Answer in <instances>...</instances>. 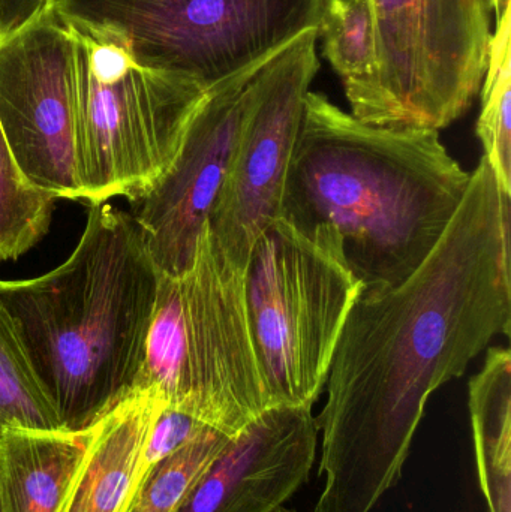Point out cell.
Instances as JSON below:
<instances>
[{
	"mask_svg": "<svg viewBox=\"0 0 511 512\" xmlns=\"http://www.w3.org/2000/svg\"><path fill=\"white\" fill-rule=\"evenodd\" d=\"M510 198L485 158L434 251L360 292L330 363L314 512H372L398 484L434 391L511 327Z\"/></svg>",
	"mask_w": 511,
	"mask_h": 512,
	"instance_id": "1",
	"label": "cell"
},
{
	"mask_svg": "<svg viewBox=\"0 0 511 512\" xmlns=\"http://www.w3.org/2000/svg\"><path fill=\"white\" fill-rule=\"evenodd\" d=\"M470 179L438 131L368 125L309 90L279 219L338 252L362 294L386 291L434 251Z\"/></svg>",
	"mask_w": 511,
	"mask_h": 512,
	"instance_id": "2",
	"label": "cell"
},
{
	"mask_svg": "<svg viewBox=\"0 0 511 512\" xmlns=\"http://www.w3.org/2000/svg\"><path fill=\"white\" fill-rule=\"evenodd\" d=\"M89 207L63 264L35 279L0 280L30 369L69 430L89 429L134 390L161 282L131 213Z\"/></svg>",
	"mask_w": 511,
	"mask_h": 512,
	"instance_id": "3",
	"label": "cell"
},
{
	"mask_svg": "<svg viewBox=\"0 0 511 512\" xmlns=\"http://www.w3.org/2000/svg\"><path fill=\"white\" fill-rule=\"evenodd\" d=\"M243 274L204 225L194 264L161 274L146 358L135 387L227 436L270 408L252 342ZM134 387V388H135Z\"/></svg>",
	"mask_w": 511,
	"mask_h": 512,
	"instance_id": "4",
	"label": "cell"
},
{
	"mask_svg": "<svg viewBox=\"0 0 511 512\" xmlns=\"http://www.w3.org/2000/svg\"><path fill=\"white\" fill-rule=\"evenodd\" d=\"M65 23L75 42V168L81 203L137 200L176 158L207 92L144 68L108 30Z\"/></svg>",
	"mask_w": 511,
	"mask_h": 512,
	"instance_id": "5",
	"label": "cell"
},
{
	"mask_svg": "<svg viewBox=\"0 0 511 512\" xmlns=\"http://www.w3.org/2000/svg\"><path fill=\"white\" fill-rule=\"evenodd\" d=\"M243 285L270 408H312L362 285L338 252L284 219L258 237Z\"/></svg>",
	"mask_w": 511,
	"mask_h": 512,
	"instance_id": "6",
	"label": "cell"
},
{
	"mask_svg": "<svg viewBox=\"0 0 511 512\" xmlns=\"http://www.w3.org/2000/svg\"><path fill=\"white\" fill-rule=\"evenodd\" d=\"M330 0H54L68 23L122 39L144 68L209 92L266 65L309 29Z\"/></svg>",
	"mask_w": 511,
	"mask_h": 512,
	"instance_id": "7",
	"label": "cell"
},
{
	"mask_svg": "<svg viewBox=\"0 0 511 512\" xmlns=\"http://www.w3.org/2000/svg\"><path fill=\"white\" fill-rule=\"evenodd\" d=\"M378 71L356 119L383 128H447L488 71L498 0H372Z\"/></svg>",
	"mask_w": 511,
	"mask_h": 512,
	"instance_id": "8",
	"label": "cell"
},
{
	"mask_svg": "<svg viewBox=\"0 0 511 512\" xmlns=\"http://www.w3.org/2000/svg\"><path fill=\"white\" fill-rule=\"evenodd\" d=\"M318 39L317 29L306 30L249 84L227 174L207 219L216 245L242 273L258 237L279 219L306 96L320 69Z\"/></svg>",
	"mask_w": 511,
	"mask_h": 512,
	"instance_id": "9",
	"label": "cell"
},
{
	"mask_svg": "<svg viewBox=\"0 0 511 512\" xmlns=\"http://www.w3.org/2000/svg\"><path fill=\"white\" fill-rule=\"evenodd\" d=\"M75 42L51 6L0 39V126L24 176L80 201L75 168Z\"/></svg>",
	"mask_w": 511,
	"mask_h": 512,
	"instance_id": "10",
	"label": "cell"
},
{
	"mask_svg": "<svg viewBox=\"0 0 511 512\" xmlns=\"http://www.w3.org/2000/svg\"><path fill=\"white\" fill-rule=\"evenodd\" d=\"M263 66L206 93L164 176L131 201L129 213L164 276H182L194 264L204 225L227 174L249 84Z\"/></svg>",
	"mask_w": 511,
	"mask_h": 512,
	"instance_id": "11",
	"label": "cell"
},
{
	"mask_svg": "<svg viewBox=\"0 0 511 512\" xmlns=\"http://www.w3.org/2000/svg\"><path fill=\"white\" fill-rule=\"evenodd\" d=\"M317 418L305 406L261 412L200 475L174 512H273L309 480Z\"/></svg>",
	"mask_w": 511,
	"mask_h": 512,
	"instance_id": "12",
	"label": "cell"
},
{
	"mask_svg": "<svg viewBox=\"0 0 511 512\" xmlns=\"http://www.w3.org/2000/svg\"><path fill=\"white\" fill-rule=\"evenodd\" d=\"M164 403L155 387H135L96 421L57 512L126 511L143 478L147 436Z\"/></svg>",
	"mask_w": 511,
	"mask_h": 512,
	"instance_id": "13",
	"label": "cell"
},
{
	"mask_svg": "<svg viewBox=\"0 0 511 512\" xmlns=\"http://www.w3.org/2000/svg\"><path fill=\"white\" fill-rule=\"evenodd\" d=\"M93 426L83 430L3 429L0 432L2 512H57L89 447Z\"/></svg>",
	"mask_w": 511,
	"mask_h": 512,
	"instance_id": "14",
	"label": "cell"
},
{
	"mask_svg": "<svg viewBox=\"0 0 511 512\" xmlns=\"http://www.w3.org/2000/svg\"><path fill=\"white\" fill-rule=\"evenodd\" d=\"M468 408L480 489L489 512H511V354L488 349L468 385Z\"/></svg>",
	"mask_w": 511,
	"mask_h": 512,
	"instance_id": "15",
	"label": "cell"
},
{
	"mask_svg": "<svg viewBox=\"0 0 511 512\" xmlns=\"http://www.w3.org/2000/svg\"><path fill=\"white\" fill-rule=\"evenodd\" d=\"M324 56L344 81L356 116L374 89L378 71L377 20L372 0H330L318 27Z\"/></svg>",
	"mask_w": 511,
	"mask_h": 512,
	"instance_id": "16",
	"label": "cell"
},
{
	"mask_svg": "<svg viewBox=\"0 0 511 512\" xmlns=\"http://www.w3.org/2000/svg\"><path fill=\"white\" fill-rule=\"evenodd\" d=\"M511 6L495 21L488 71L482 90V111L477 135L483 158L494 171L501 189L511 195Z\"/></svg>",
	"mask_w": 511,
	"mask_h": 512,
	"instance_id": "17",
	"label": "cell"
},
{
	"mask_svg": "<svg viewBox=\"0 0 511 512\" xmlns=\"http://www.w3.org/2000/svg\"><path fill=\"white\" fill-rule=\"evenodd\" d=\"M56 201L24 176L0 126V262L15 261L44 239Z\"/></svg>",
	"mask_w": 511,
	"mask_h": 512,
	"instance_id": "18",
	"label": "cell"
},
{
	"mask_svg": "<svg viewBox=\"0 0 511 512\" xmlns=\"http://www.w3.org/2000/svg\"><path fill=\"white\" fill-rule=\"evenodd\" d=\"M8 427L60 429L0 300V432Z\"/></svg>",
	"mask_w": 511,
	"mask_h": 512,
	"instance_id": "19",
	"label": "cell"
},
{
	"mask_svg": "<svg viewBox=\"0 0 511 512\" xmlns=\"http://www.w3.org/2000/svg\"><path fill=\"white\" fill-rule=\"evenodd\" d=\"M230 436L209 429L144 472L125 512H174Z\"/></svg>",
	"mask_w": 511,
	"mask_h": 512,
	"instance_id": "20",
	"label": "cell"
},
{
	"mask_svg": "<svg viewBox=\"0 0 511 512\" xmlns=\"http://www.w3.org/2000/svg\"><path fill=\"white\" fill-rule=\"evenodd\" d=\"M209 429L212 427L207 426L203 421L164 403L156 414L152 429L147 436L143 456V475L147 469L173 456Z\"/></svg>",
	"mask_w": 511,
	"mask_h": 512,
	"instance_id": "21",
	"label": "cell"
},
{
	"mask_svg": "<svg viewBox=\"0 0 511 512\" xmlns=\"http://www.w3.org/2000/svg\"><path fill=\"white\" fill-rule=\"evenodd\" d=\"M48 6V0H0V39L27 26Z\"/></svg>",
	"mask_w": 511,
	"mask_h": 512,
	"instance_id": "22",
	"label": "cell"
},
{
	"mask_svg": "<svg viewBox=\"0 0 511 512\" xmlns=\"http://www.w3.org/2000/svg\"><path fill=\"white\" fill-rule=\"evenodd\" d=\"M511 0H498L497 14H495V21L500 20L501 15L504 14L507 8H510Z\"/></svg>",
	"mask_w": 511,
	"mask_h": 512,
	"instance_id": "23",
	"label": "cell"
},
{
	"mask_svg": "<svg viewBox=\"0 0 511 512\" xmlns=\"http://www.w3.org/2000/svg\"><path fill=\"white\" fill-rule=\"evenodd\" d=\"M273 512H296V511L290 510V508L279 507L278 510H275Z\"/></svg>",
	"mask_w": 511,
	"mask_h": 512,
	"instance_id": "24",
	"label": "cell"
},
{
	"mask_svg": "<svg viewBox=\"0 0 511 512\" xmlns=\"http://www.w3.org/2000/svg\"><path fill=\"white\" fill-rule=\"evenodd\" d=\"M53 2H54V0H48V3H50V5H51V3H53Z\"/></svg>",
	"mask_w": 511,
	"mask_h": 512,
	"instance_id": "25",
	"label": "cell"
},
{
	"mask_svg": "<svg viewBox=\"0 0 511 512\" xmlns=\"http://www.w3.org/2000/svg\"><path fill=\"white\" fill-rule=\"evenodd\" d=\"M0 512H2V508H0Z\"/></svg>",
	"mask_w": 511,
	"mask_h": 512,
	"instance_id": "26",
	"label": "cell"
}]
</instances>
